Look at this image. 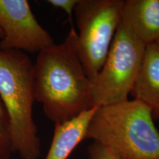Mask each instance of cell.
I'll return each mask as SVG.
<instances>
[{
  "label": "cell",
  "instance_id": "cell-1",
  "mask_svg": "<svg viewBox=\"0 0 159 159\" xmlns=\"http://www.w3.org/2000/svg\"><path fill=\"white\" fill-rule=\"evenodd\" d=\"M34 89L35 100L54 124L71 120L96 107L91 80L77 51L74 26L62 43L38 53Z\"/></svg>",
  "mask_w": 159,
  "mask_h": 159
},
{
  "label": "cell",
  "instance_id": "cell-2",
  "mask_svg": "<svg viewBox=\"0 0 159 159\" xmlns=\"http://www.w3.org/2000/svg\"><path fill=\"white\" fill-rule=\"evenodd\" d=\"M87 139L109 148L119 159H159V131L153 116L134 99L97 107Z\"/></svg>",
  "mask_w": 159,
  "mask_h": 159
},
{
  "label": "cell",
  "instance_id": "cell-3",
  "mask_svg": "<svg viewBox=\"0 0 159 159\" xmlns=\"http://www.w3.org/2000/svg\"><path fill=\"white\" fill-rule=\"evenodd\" d=\"M0 99L9 120L13 152L39 159L41 142L33 119L34 63L25 52L0 49Z\"/></svg>",
  "mask_w": 159,
  "mask_h": 159
},
{
  "label": "cell",
  "instance_id": "cell-4",
  "mask_svg": "<svg viewBox=\"0 0 159 159\" xmlns=\"http://www.w3.org/2000/svg\"><path fill=\"white\" fill-rule=\"evenodd\" d=\"M146 47L121 19L102 69L90 80L94 106L128 99L142 68Z\"/></svg>",
  "mask_w": 159,
  "mask_h": 159
},
{
  "label": "cell",
  "instance_id": "cell-5",
  "mask_svg": "<svg viewBox=\"0 0 159 159\" xmlns=\"http://www.w3.org/2000/svg\"><path fill=\"white\" fill-rule=\"evenodd\" d=\"M124 0H79L77 51L89 79L101 70L122 19Z\"/></svg>",
  "mask_w": 159,
  "mask_h": 159
},
{
  "label": "cell",
  "instance_id": "cell-6",
  "mask_svg": "<svg viewBox=\"0 0 159 159\" xmlns=\"http://www.w3.org/2000/svg\"><path fill=\"white\" fill-rule=\"evenodd\" d=\"M0 28L4 33L0 49L39 53L55 43L27 0H0Z\"/></svg>",
  "mask_w": 159,
  "mask_h": 159
},
{
  "label": "cell",
  "instance_id": "cell-7",
  "mask_svg": "<svg viewBox=\"0 0 159 159\" xmlns=\"http://www.w3.org/2000/svg\"><path fill=\"white\" fill-rule=\"evenodd\" d=\"M122 19L147 46L159 39V0H125Z\"/></svg>",
  "mask_w": 159,
  "mask_h": 159
},
{
  "label": "cell",
  "instance_id": "cell-8",
  "mask_svg": "<svg viewBox=\"0 0 159 159\" xmlns=\"http://www.w3.org/2000/svg\"><path fill=\"white\" fill-rule=\"evenodd\" d=\"M130 94L148 106L152 116L159 119V47L156 43L147 46L142 68Z\"/></svg>",
  "mask_w": 159,
  "mask_h": 159
},
{
  "label": "cell",
  "instance_id": "cell-9",
  "mask_svg": "<svg viewBox=\"0 0 159 159\" xmlns=\"http://www.w3.org/2000/svg\"><path fill=\"white\" fill-rule=\"evenodd\" d=\"M97 108L94 107L71 120L55 124L50 148L45 159H68L77 145L85 139L89 125Z\"/></svg>",
  "mask_w": 159,
  "mask_h": 159
},
{
  "label": "cell",
  "instance_id": "cell-10",
  "mask_svg": "<svg viewBox=\"0 0 159 159\" xmlns=\"http://www.w3.org/2000/svg\"><path fill=\"white\" fill-rule=\"evenodd\" d=\"M13 152L8 117L0 99V159H10Z\"/></svg>",
  "mask_w": 159,
  "mask_h": 159
},
{
  "label": "cell",
  "instance_id": "cell-11",
  "mask_svg": "<svg viewBox=\"0 0 159 159\" xmlns=\"http://www.w3.org/2000/svg\"><path fill=\"white\" fill-rule=\"evenodd\" d=\"M89 159H119L110 149L97 142L89 148Z\"/></svg>",
  "mask_w": 159,
  "mask_h": 159
},
{
  "label": "cell",
  "instance_id": "cell-12",
  "mask_svg": "<svg viewBox=\"0 0 159 159\" xmlns=\"http://www.w3.org/2000/svg\"><path fill=\"white\" fill-rule=\"evenodd\" d=\"M79 0H48L47 2L52 7L63 10L68 15V19L71 26H73L72 14Z\"/></svg>",
  "mask_w": 159,
  "mask_h": 159
},
{
  "label": "cell",
  "instance_id": "cell-13",
  "mask_svg": "<svg viewBox=\"0 0 159 159\" xmlns=\"http://www.w3.org/2000/svg\"><path fill=\"white\" fill-rule=\"evenodd\" d=\"M4 38V33H3V31L2 30V29L0 28V39H2Z\"/></svg>",
  "mask_w": 159,
  "mask_h": 159
},
{
  "label": "cell",
  "instance_id": "cell-14",
  "mask_svg": "<svg viewBox=\"0 0 159 159\" xmlns=\"http://www.w3.org/2000/svg\"><path fill=\"white\" fill-rule=\"evenodd\" d=\"M156 44H157V45H158V47H159V39L158 40V41H156Z\"/></svg>",
  "mask_w": 159,
  "mask_h": 159
}]
</instances>
